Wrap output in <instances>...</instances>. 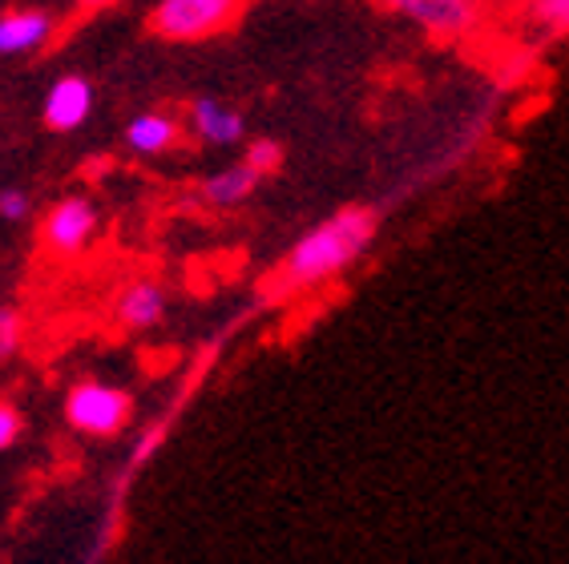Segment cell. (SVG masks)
Instances as JSON below:
<instances>
[{
	"instance_id": "obj_1",
	"label": "cell",
	"mask_w": 569,
	"mask_h": 564,
	"mask_svg": "<svg viewBox=\"0 0 569 564\" xmlns=\"http://www.w3.org/2000/svg\"><path fill=\"white\" fill-rule=\"evenodd\" d=\"M376 230H380V214L372 207L336 210L287 250L283 262H279V274H274V291L296 294L323 286L328 279L348 271L356 259H363V250L376 242Z\"/></svg>"
},
{
	"instance_id": "obj_2",
	"label": "cell",
	"mask_w": 569,
	"mask_h": 564,
	"mask_svg": "<svg viewBox=\"0 0 569 564\" xmlns=\"http://www.w3.org/2000/svg\"><path fill=\"white\" fill-rule=\"evenodd\" d=\"M66 420L77 432L110 440V435L126 432V423L133 420V395L113 387V383L86 380L66 395Z\"/></svg>"
},
{
	"instance_id": "obj_3",
	"label": "cell",
	"mask_w": 569,
	"mask_h": 564,
	"mask_svg": "<svg viewBox=\"0 0 569 564\" xmlns=\"http://www.w3.org/2000/svg\"><path fill=\"white\" fill-rule=\"evenodd\" d=\"M242 0H158L150 29L166 41H207L234 21Z\"/></svg>"
},
{
	"instance_id": "obj_4",
	"label": "cell",
	"mask_w": 569,
	"mask_h": 564,
	"mask_svg": "<svg viewBox=\"0 0 569 564\" xmlns=\"http://www.w3.org/2000/svg\"><path fill=\"white\" fill-rule=\"evenodd\" d=\"M98 226H101L98 202L86 194H69L44 214L41 239H44V246H49V254L73 259V254H81L89 242L98 239Z\"/></svg>"
},
{
	"instance_id": "obj_5",
	"label": "cell",
	"mask_w": 569,
	"mask_h": 564,
	"mask_svg": "<svg viewBox=\"0 0 569 564\" xmlns=\"http://www.w3.org/2000/svg\"><path fill=\"white\" fill-rule=\"evenodd\" d=\"M380 4L396 17L420 24L428 37H440V41L472 33L481 21V0H380Z\"/></svg>"
},
{
	"instance_id": "obj_6",
	"label": "cell",
	"mask_w": 569,
	"mask_h": 564,
	"mask_svg": "<svg viewBox=\"0 0 569 564\" xmlns=\"http://www.w3.org/2000/svg\"><path fill=\"white\" fill-rule=\"evenodd\" d=\"M89 113H93V85H89V77H57L49 93H44V125L57 133H73L86 125Z\"/></svg>"
},
{
	"instance_id": "obj_7",
	"label": "cell",
	"mask_w": 569,
	"mask_h": 564,
	"mask_svg": "<svg viewBox=\"0 0 569 564\" xmlns=\"http://www.w3.org/2000/svg\"><path fill=\"white\" fill-rule=\"evenodd\" d=\"M57 17L49 9H9L0 17V57H29L53 41Z\"/></svg>"
},
{
	"instance_id": "obj_8",
	"label": "cell",
	"mask_w": 569,
	"mask_h": 564,
	"mask_svg": "<svg viewBox=\"0 0 569 564\" xmlns=\"http://www.w3.org/2000/svg\"><path fill=\"white\" fill-rule=\"evenodd\" d=\"M113 319L126 331H150V326H158L166 319V286L153 279H133L130 286L118 291Z\"/></svg>"
},
{
	"instance_id": "obj_9",
	"label": "cell",
	"mask_w": 569,
	"mask_h": 564,
	"mask_svg": "<svg viewBox=\"0 0 569 564\" xmlns=\"http://www.w3.org/2000/svg\"><path fill=\"white\" fill-rule=\"evenodd\" d=\"M190 125L207 145H239L247 138V121L239 109H230L219 98H198L190 105Z\"/></svg>"
},
{
	"instance_id": "obj_10",
	"label": "cell",
	"mask_w": 569,
	"mask_h": 564,
	"mask_svg": "<svg viewBox=\"0 0 569 564\" xmlns=\"http://www.w3.org/2000/svg\"><path fill=\"white\" fill-rule=\"evenodd\" d=\"M259 182H263V174H259L254 165L234 162V165H227V170H219V174L202 178L198 194H202V202H207V207L230 210V207H242V202L259 190Z\"/></svg>"
},
{
	"instance_id": "obj_11",
	"label": "cell",
	"mask_w": 569,
	"mask_h": 564,
	"mask_svg": "<svg viewBox=\"0 0 569 564\" xmlns=\"http://www.w3.org/2000/svg\"><path fill=\"white\" fill-rule=\"evenodd\" d=\"M178 133L182 130H178V121L170 113H138L126 125V145L133 153H142V158H158V153H166L174 145Z\"/></svg>"
},
{
	"instance_id": "obj_12",
	"label": "cell",
	"mask_w": 569,
	"mask_h": 564,
	"mask_svg": "<svg viewBox=\"0 0 569 564\" xmlns=\"http://www.w3.org/2000/svg\"><path fill=\"white\" fill-rule=\"evenodd\" d=\"M242 162L254 165V170L267 178L283 165V145H279L274 138H254L251 145H247V153H242Z\"/></svg>"
},
{
	"instance_id": "obj_13",
	"label": "cell",
	"mask_w": 569,
	"mask_h": 564,
	"mask_svg": "<svg viewBox=\"0 0 569 564\" xmlns=\"http://www.w3.org/2000/svg\"><path fill=\"white\" fill-rule=\"evenodd\" d=\"M529 17L549 33H569V0H529Z\"/></svg>"
},
{
	"instance_id": "obj_14",
	"label": "cell",
	"mask_w": 569,
	"mask_h": 564,
	"mask_svg": "<svg viewBox=\"0 0 569 564\" xmlns=\"http://www.w3.org/2000/svg\"><path fill=\"white\" fill-rule=\"evenodd\" d=\"M24 339V319L17 306H0V359H9L21 351Z\"/></svg>"
},
{
	"instance_id": "obj_15",
	"label": "cell",
	"mask_w": 569,
	"mask_h": 564,
	"mask_svg": "<svg viewBox=\"0 0 569 564\" xmlns=\"http://www.w3.org/2000/svg\"><path fill=\"white\" fill-rule=\"evenodd\" d=\"M29 210H33L29 190H21V185H4V190H0V218H4V222H24Z\"/></svg>"
},
{
	"instance_id": "obj_16",
	"label": "cell",
	"mask_w": 569,
	"mask_h": 564,
	"mask_svg": "<svg viewBox=\"0 0 569 564\" xmlns=\"http://www.w3.org/2000/svg\"><path fill=\"white\" fill-rule=\"evenodd\" d=\"M24 432V415L12 403H0V452H9Z\"/></svg>"
},
{
	"instance_id": "obj_17",
	"label": "cell",
	"mask_w": 569,
	"mask_h": 564,
	"mask_svg": "<svg viewBox=\"0 0 569 564\" xmlns=\"http://www.w3.org/2000/svg\"><path fill=\"white\" fill-rule=\"evenodd\" d=\"M162 435H166V427H150V432L142 435V444H138V452H133V464H146L153 447L162 444Z\"/></svg>"
},
{
	"instance_id": "obj_18",
	"label": "cell",
	"mask_w": 569,
	"mask_h": 564,
	"mask_svg": "<svg viewBox=\"0 0 569 564\" xmlns=\"http://www.w3.org/2000/svg\"><path fill=\"white\" fill-rule=\"evenodd\" d=\"M81 9H106V4H113V0H77Z\"/></svg>"
}]
</instances>
